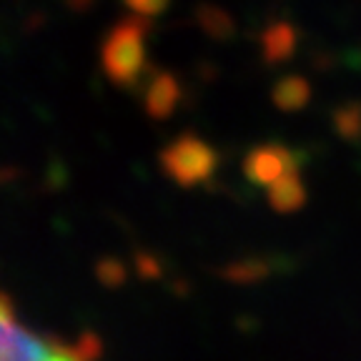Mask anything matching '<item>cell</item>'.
<instances>
[{
    "label": "cell",
    "mask_w": 361,
    "mask_h": 361,
    "mask_svg": "<svg viewBox=\"0 0 361 361\" xmlns=\"http://www.w3.org/2000/svg\"><path fill=\"white\" fill-rule=\"evenodd\" d=\"M148 18L130 16L113 23L101 40V68L118 88H135L148 75Z\"/></svg>",
    "instance_id": "1"
},
{
    "label": "cell",
    "mask_w": 361,
    "mask_h": 361,
    "mask_svg": "<svg viewBox=\"0 0 361 361\" xmlns=\"http://www.w3.org/2000/svg\"><path fill=\"white\" fill-rule=\"evenodd\" d=\"M164 169L173 176L178 183H196L214 171L216 153L209 143L193 133L178 135L164 153H161Z\"/></svg>",
    "instance_id": "2"
},
{
    "label": "cell",
    "mask_w": 361,
    "mask_h": 361,
    "mask_svg": "<svg viewBox=\"0 0 361 361\" xmlns=\"http://www.w3.org/2000/svg\"><path fill=\"white\" fill-rule=\"evenodd\" d=\"M141 101L151 118H169L180 103V80L171 71H153L141 83Z\"/></svg>",
    "instance_id": "3"
},
{
    "label": "cell",
    "mask_w": 361,
    "mask_h": 361,
    "mask_svg": "<svg viewBox=\"0 0 361 361\" xmlns=\"http://www.w3.org/2000/svg\"><path fill=\"white\" fill-rule=\"evenodd\" d=\"M198 25L206 35L216 40H224L231 35L233 30V20L221 11L219 6H201L198 8Z\"/></svg>",
    "instance_id": "4"
},
{
    "label": "cell",
    "mask_w": 361,
    "mask_h": 361,
    "mask_svg": "<svg viewBox=\"0 0 361 361\" xmlns=\"http://www.w3.org/2000/svg\"><path fill=\"white\" fill-rule=\"evenodd\" d=\"M274 101L281 108H296L306 101V85L299 78H286L274 90Z\"/></svg>",
    "instance_id": "5"
},
{
    "label": "cell",
    "mask_w": 361,
    "mask_h": 361,
    "mask_svg": "<svg viewBox=\"0 0 361 361\" xmlns=\"http://www.w3.org/2000/svg\"><path fill=\"white\" fill-rule=\"evenodd\" d=\"M291 48V33H288L286 25H274L271 30H266L264 35V53L266 58L276 61V58H283Z\"/></svg>",
    "instance_id": "6"
},
{
    "label": "cell",
    "mask_w": 361,
    "mask_h": 361,
    "mask_svg": "<svg viewBox=\"0 0 361 361\" xmlns=\"http://www.w3.org/2000/svg\"><path fill=\"white\" fill-rule=\"evenodd\" d=\"M56 361H103V356H101V346H98L96 341L75 338V344L63 356H58Z\"/></svg>",
    "instance_id": "7"
},
{
    "label": "cell",
    "mask_w": 361,
    "mask_h": 361,
    "mask_svg": "<svg viewBox=\"0 0 361 361\" xmlns=\"http://www.w3.org/2000/svg\"><path fill=\"white\" fill-rule=\"evenodd\" d=\"M123 3L133 16L141 18H156L171 6V0H123Z\"/></svg>",
    "instance_id": "8"
},
{
    "label": "cell",
    "mask_w": 361,
    "mask_h": 361,
    "mask_svg": "<svg viewBox=\"0 0 361 361\" xmlns=\"http://www.w3.org/2000/svg\"><path fill=\"white\" fill-rule=\"evenodd\" d=\"M66 3L73 8V11H88V8L93 6L96 0H66Z\"/></svg>",
    "instance_id": "9"
}]
</instances>
